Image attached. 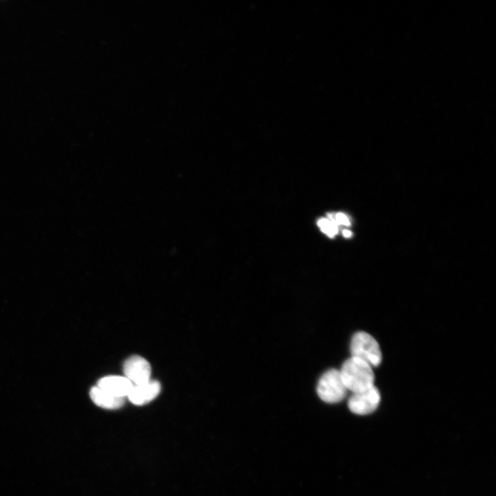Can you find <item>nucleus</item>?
Returning <instances> with one entry per match:
<instances>
[{"instance_id":"obj_6","label":"nucleus","mask_w":496,"mask_h":496,"mask_svg":"<svg viewBox=\"0 0 496 496\" xmlns=\"http://www.w3.org/2000/svg\"><path fill=\"white\" fill-rule=\"evenodd\" d=\"M160 391V383L157 380H149L146 383L133 386L127 397L132 404L140 406L153 400Z\"/></svg>"},{"instance_id":"obj_8","label":"nucleus","mask_w":496,"mask_h":496,"mask_svg":"<svg viewBox=\"0 0 496 496\" xmlns=\"http://www.w3.org/2000/svg\"><path fill=\"white\" fill-rule=\"evenodd\" d=\"M90 395L95 404L104 409H118L125 403V397L113 396L98 386H93L90 389Z\"/></svg>"},{"instance_id":"obj_2","label":"nucleus","mask_w":496,"mask_h":496,"mask_svg":"<svg viewBox=\"0 0 496 496\" xmlns=\"http://www.w3.org/2000/svg\"><path fill=\"white\" fill-rule=\"evenodd\" d=\"M351 357L360 359L372 367L378 366L382 362V352L377 340L364 331L355 333L351 340Z\"/></svg>"},{"instance_id":"obj_5","label":"nucleus","mask_w":496,"mask_h":496,"mask_svg":"<svg viewBox=\"0 0 496 496\" xmlns=\"http://www.w3.org/2000/svg\"><path fill=\"white\" fill-rule=\"evenodd\" d=\"M123 372L125 378L132 383L139 385L146 383L150 380L151 366L143 357L132 355L124 362Z\"/></svg>"},{"instance_id":"obj_11","label":"nucleus","mask_w":496,"mask_h":496,"mask_svg":"<svg viewBox=\"0 0 496 496\" xmlns=\"http://www.w3.org/2000/svg\"><path fill=\"white\" fill-rule=\"evenodd\" d=\"M342 234L346 238H349L352 236L351 231L347 229H344L342 231Z\"/></svg>"},{"instance_id":"obj_4","label":"nucleus","mask_w":496,"mask_h":496,"mask_svg":"<svg viewBox=\"0 0 496 496\" xmlns=\"http://www.w3.org/2000/svg\"><path fill=\"white\" fill-rule=\"evenodd\" d=\"M380 400V393L373 386L352 393L348 400V407L353 413L364 415L373 413L378 407Z\"/></svg>"},{"instance_id":"obj_10","label":"nucleus","mask_w":496,"mask_h":496,"mask_svg":"<svg viewBox=\"0 0 496 496\" xmlns=\"http://www.w3.org/2000/svg\"><path fill=\"white\" fill-rule=\"evenodd\" d=\"M333 218L338 225H342L344 226H349L351 224L348 217L343 213H337L333 216Z\"/></svg>"},{"instance_id":"obj_3","label":"nucleus","mask_w":496,"mask_h":496,"mask_svg":"<svg viewBox=\"0 0 496 496\" xmlns=\"http://www.w3.org/2000/svg\"><path fill=\"white\" fill-rule=\"evenodd\" d=\"M319 397L327 403H338L347 395V389L342 382L340 371L329 369L320 378L317 387Z\"/></svg>"},{"instance_id":"obj_1","label":"nucleus","mask_w":496,"mask_h":496,"mask_svg":"<svg viewBox=\"0 0 496 496\" xmlns=\"http://www.w3.org/2000/svg\"><path fill=\"white\" fill-rule=\"evenodd\" d=\"M339 371L347 390L352 393L374 386L373 367L364 361L351 357L342 364Z\"/></svg>"},{"instance_id":"obj_7","label":"nucleus","mask_w":496,"mask_h":496,"mask_svg":"<svg viewBox=\"0 0 496 496\" xmlns=\"http://www.w3.org/2000/svg\"><path fill=\"white\" fill-rule=\"evenodd\" d=\"M97 386L113 396L125 397L129 394L133 384L125 377L112 375L100 379Z\"/></svg>"},{"instance_id":"obj_9","label":"nucleus","mask_w":496,"mask_h":496,"mask_svg":"<svg viewBox=\"0 0 496 496\" xmlns=\"http://www.w3.org/2000/svg\"><path fill=\"white\" fill-rule=\"evenodd\" d=\"M329 218H320L318 225L320 229L327 236L333 238L338 232V225L334 220L332 214H328Z\"/></svg>"}]
</instances>
